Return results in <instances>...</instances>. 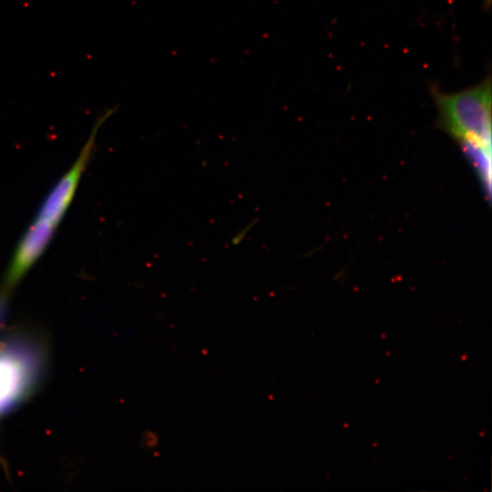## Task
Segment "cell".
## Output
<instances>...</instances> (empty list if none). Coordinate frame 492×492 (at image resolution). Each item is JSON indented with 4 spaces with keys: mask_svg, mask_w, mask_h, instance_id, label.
<instances>
[{
    "mask_svg": "<svg viewBox=\"0 0 492 492\" xmlns=\"http://www.w3.org/2000/svg\"><path fill=\"white\" fill-rule=\"evenodd\" d=\"M436 110L435 127L451 138L471 167L491 159L492 83L490 73L477 84L456 92L429 86Z\"/></svg>",
    "mask_w": 492,
    "mask_h": 492,
    "instance_id": "cell-1",
    "label": "cell"
},
{
    "mask_svg": "<svg viewBox=\"0 0 492 492\" xmlns=\"http://www.w3.org/2000/svg\"><path fill=\"white\" fill-rule=\"evenodd\" d=\"M112 114L106 111L95 122L90 135L82 150L69 169L56 182L46 197L42 201L36 217L58 225L68 210L81 177L90 160L94 150L97 131L103 122Z\"/></svg>",
    "mask_w": 492,
    "mask_h": 492,
    "instance_id": "cell-2",
    "label": "cell"
},
{
    "mask_svg": "<svg viewBox=\"0 0 492 492\" xmlns=\"http://www.w3.org/2000/svg\"><path fill=\"white\" fill-rule=\"evenodd\" d=\"M56 229V225L36 217L12 255L4 278V291L15 287L36 262L49 245Z\"/></svg>",
    "mask_w": 492,
    "mask_h": 492,
    "instance_id": "cell-3",
    "label": "cell"
},
{
    "mask_svg": "<svg viewBox=\"0 0 492 492\" xmlns=\"http://www.w3.org/2000/svg\"><path fill=\"white\" fill-rule=\"evenodd\" d=\"M5 291L3 290L2 292H0V315H1V313L3 311V306H4V302H5Z\"/></svg>",
    "mask_w": 492,
    "mask_h": 492,
    "instance_id": "cell-5",
    "label": "cell"
},
{
    "mask_svg": "<svg viewBox=\"0 0 492 492\" xmlns=\"http://www.w3.org/2000/svg\"><path fill=\"white\" fill-rule=\"evenodd\" d=\"M26 372L11 354H0V412L10 406L25 391Z\"/></svg>",
    "mask_w": 492,
    "mask_h": 492,
    "instance_id": "cell-4",
    "label": "cell"
}]
</instances>
